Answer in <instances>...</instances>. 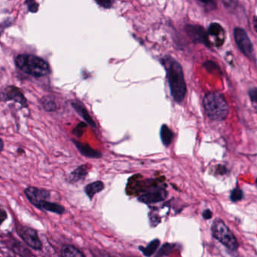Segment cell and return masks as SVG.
<instances>
[{
	"label": "cell",
	"mask_w": 257,
	"mask_h": 257,
	"mask_svg": "<svg viewBox=\"0 0 257 257\" xmlns=\"http://www.w3.org/2000/svg\"><path fill=\"white\" fill-rule=\"evenodd\" d=\"M163 63L166 68L171 94L175 102H181L185 98L187 93V86L182 67L178 61L172 57L165 58Z\"/></svg>",
	"instance_id": "obj_1"
},
{
	"label": "cell",
	"mask_w": 257,
	"mask_h": 257,
	"mask_svg": "<svg viewBox=\"0 0 257 257\" xmlns=\"http://www.w3.org/2000/svg\"><path fill=\"white\" fill-rule=\"evenodd\" d=\"M15 64L24 73L36 78L47 76L51 72L45 60L32 54H20L15 58Z\"/></svg>",
	"instance_id": "obj_2"
},
{
	"label": "cell",
	"mask_w": 257,
	"mask_h": 257,
	"mask_svg": "<svg viewBox=\"0 0 257 257\" xmlns=\"http://www.w3.org/2000/svg\"><path fill=\"white\" fill-rule=\"evenodd\" d=\"M203 107L208 117L216 121L225 120L229 115V107L221 93L211 92L203 99Z\"/></svg>",
	"instance_id": "obj_3"
},
{
	"label": "cell",
	"mask_w": 257,
	"mask_h": 257,
	"mask_svg": "<svg viewBox=\"0 0 257 257\" xmlns=\"http://www.w3.org/2000/svg\"><path fill=\"white\" fill-rule=\"evenodd\" d=\"M211 233L214 238L231 251L238 248V242L233 232L221 220H216L211 226Z\"/></svg>",
	"instance_id": "obj_4"
},
{
	"label": "cell",
	"mask_w": 257,
	"mask_h": 257,
	"mask_svg": "<svg viewBox=\"0 0 257 257\" xmlns=\"http://www.w3.org/2000/svg\"><path fill=\"white\" fill-rule=\"evenodd\" d=\"M24 193L30 203L39 209L41 205L46 201H49L51 197V193L48 190L35 187H27L24 190Z\"/></svg>",
	"instance_id": "obj_5"
},
{
	"label": "cell",
	"mask_w": 257,
	"mask_h": 257,
	"mask_svg": "<svg viewBox=\"0 0 257 257\" xmlns=\"http://www.w3.org/2000/svg\"><path fill=\"white\" fill-rule=\"evenodd\" d=\"M0 100L8 102L13 101L18 102L24 108L28 106L27 99L23 92L15 86H8L0 92Z\"/></svg>",
	"instance_id": "obj_6"
},
{
	"label": "cell",
	"mask_w": 257,
	"mask_h": 257,
	"mask_svg": "<svg viewBox=\"0 0 257 257\" xmlns=\"http://www.w3.org/2000/svg\"><path fill=\"white\" fill-rule=\"evenodd\" d=\"M234 38L241 52L247 57H253V45L247 33L243 29L237 27L234 30Z\"/></svg>",
	"instance_id": "obj_7"
},
{
	"label": "cell",
	"mask_w": 257,
	"mask_h": 257,
	"mask_svg": "<svg viewBox=\"0 0 257 257\" xmlns=\"http://www.w3.org/2000/svg\"><path fill=\"white\" fill-rule=\"evenodd\" d=\"M208 46L214 45L216 47H220L225 42L224 30L220 24L217 23H212L208 27Z\"/></svg>",
	"instance_id": "obj_8"
},
{
	"label": "cell",
	"mask_w": 257,
	"mask_h": 257,
	"mask_svg": "<svg viewBox=\"0 0 257 257\" xmlns=\"http://www.w3.org/2000/svg\"><path fill=\"white\" fill-rule=\"evenodd\" d=\"M20 235L24 242L31 248L36 250H42V241L39 239L37 232L34 229L30 227L23 228Z\"/></svg>",
	"instance_id": "obj_9"
},
{
	"label": "cell",
	"mask_w": 257,
	"mask_h": 257,
	"mask_svg": "<svg viewBox=\"0 0 257 257\" xmlns=\"http://www.w3.org/2000/svg\"><path fill=\"white\" fill-rule=\"evenodd\" d=\"M168 193L165 189H157L153 191L147 192L139 197V201L145 204L157 203L165 200Z\"/></svg>",
	"instance_id": "obj_10"
},
{
	"label": "cell",
	"mask_w": 257,
	"mask_h": 257,
	"mask_svg": "<svg viewBox=\"0 0 257 257\" xmlns=\"http://www.w3.org/2000/svg\"><path fill=\"white\" fill-rule=\"evenodd\" d=\"M186 31L193 41L202 42L208 46V35L202 27L199 26L188 25L186 27Z\"/></svg>",
	"instance_id": "obj_11"
},
{
	"label": "cell",
	"mask_w": 257,
	"mask_h": 257,
	"mask_svg": "<svg viewBox=\"0 0 257 257\" xmlns=\"http://www.w3.org/2000/svg\"><path fill=\"white\" fill-rule=\"evenodd\" d=\"M72 142L76 147L77 149L84 157L91 159H99L102 157V154L99 151H96L93 148H90L89 145L81 143V142H78V141L73 140V139H72Z\"/></svg>",
	"instance_id": "obj_12"
},
{
	"label": "cell",
	"mask_w": 257,
	"mask_h": 257,
	"mask_svg": "<svg viewBox=\"0 0 257 257\" xmlns=\"http://www.w3.org/2000/svg\"><path fill=\"white\" fill-rule=\"evenodd\" d=\"M71 104H72V108L85 120L87 124L90 125L91 127L96 128V125L95 123L94 120L90 117L88 111H87V110L86 109L85 107L83 105L81 102H78V101H73Z\"/></svg>",
	"instance_id": "obj_13"
},
{
	"label": "cell",
	"mask_w": 257,
	"mask_h": 257,
	"mask_svg": "<svg viewBox=\"0 0 257 257\" xmlns=\"http://www.w3.org/2000/svg\"><path fill=\"white\" fill-rule=\"evenodd\" d=\"M104 187H105V186H104L102 181H95V182L86 186L85 188H84V192H85L86 195L88 196L89 199H92L96 193L102 191L104 190Z\"/></svg>",
	"instance_id": "obj_14"
},
{
	"label": "cell",
	"mask_w": 257,
	"mask_h": 257,
	"mask_svg": "<svg viewBox=\"0 0 257 257\" xmlns=\"http://www.w3.org/2000/svg\"><path fill=\"white\" fill-rule=\"evenodd\" d=\"M39 209L42 210V211L55 213V214H60V215L65 213L64 207L59 205V204L50 202V201H46V202H44V203L41 205Z\"/></svg>",
	"instance_id": "obj_15"
},
{
	"label": "cell",
	"mask_w": 257,
	"mask_h": 257,
	"mask_svg": "<svg viewBox=\"0 0 257 257\" xmlns=\"http://www.w3.org/2000/svg\"><path fill=\"white\" fill-rule=\"evenodd\" d=\"M61 257H85L83 252L72 245H64L60 251Z\"/></svg>",
	"instance_id": "obj_16"
},
{
	"label": "cell",
	"mask_w": 257,
	"mask_h": 257,
	"mask_svg": "<svg viewBox=\"0 0 257 257\" xmlns=\"http://www.w3.org/2000/svg\"><path fill=\"white\" fill-rule=\"evenodd\" d=\"M160 138L165 146L168 147L173 140L174 133L167 125H163L160 128Z\"/></svg>",
	"instance_id": "obj_17"
},
{
	"label": "cell",
	"mask_w": 257,
	"mask_h": 257,
	"mask_svg": "<svg viewBox=\"0 0 257 257\" xmlns=\"http://www.w3.org/2000/svg\"><path fill=\"white\" fill-rule=\"evenodd\" d=\"M41 105L42 108L48 111V112H53V111H57V102L54 100V98L51 96H45L41 99Z\"/></svg>",
	"instance_id": "obj_18"
},
{
	"label": "cell",
	"mask_w": 257,
	"mask_h": 257,
	"mask_svg": "<svg viewBox=\"0 0 257 257\" xmlns=\"http://www.w3.org/2000/svg\"><path fill=\"white\" fill-rule=\"evenodd\" d=\"M87 174V167L86 165H82L77 168L69 175V181L70 182H77L80 180L84 178Z\"/></svg>",
	"instance_id": "obj_19"
},
{
	"label": "cell",
	"mask_w": 257,
	"mask_h": 257,
	"mask_svg": "<svg viewBox=\"0 0 257 257\" xmlns=\"http://www.w3.org/2000/svg\"><path fill=\"white\" fill-rule=\"evenodd\" d=\"M160 244V240L154 239V241H151L146 247H139V250H142V253L145 256L151 257L157 251Z\"/></svg>",
	"instance_id": "obj_20"
},
{
	"label": "cell",
	"mask_w": 257,
	"mask_h": 257,
	"mask_svg": "<svg viewBox=\"0 0 257 257\" xmlns=\"http://www.w3.org/2000/svg\"><path fill=\"white\" fill-rule=\"evenodd\" d=\"M12 250H13L16 254L19 255V256L22 257L29 256V255H30V251H29L28 249L24 247L23 244H21V243L19 242L15 243V244H13V246H12Z\"/></svg>",
	"instance_id": "obj_21"
},
{
	"label": "cell",
	"mask_w": 257,
	"mask_h": 257,
	"mask_svg": "<svg viewBox=\"0 0 257 257\" xmlns=\"http://www.w3.org/2000/svg\"><path fill=\"white\" fill-rule=\"evenodd\" d=\"M25 4L31 13H36L39 11V5L36 0H25Z\"/></svg>",
	"instance_id": "obj_22"
},
{
	"label": "cell",
	"mask_w": 257,
	"mask_h": 257,
	"mask_svg": "<svg viewBox=\"0 0 257 257\" xmlns=\"http://www.w3.org/2000/svg\"><path fill=\"white\" fill-rule=\"evenodd\" d=\"M243 198V192L241 189L236 188L232 190V193L230 195V199L232 202H238V201L241 200Z\"/></svg>",
	"instance_id": "obj_23"
},
{
	"label": "cell",
	"mask_w": 257,
	"mask_h": 257,
	"mask_svg": "<svg viewBox=\"0 0 257 257\" xmlns=\"http://www.w3.org/2000/svg\"><path fill=\"white\" fill-rule=\"evenodd\" d=\"M86 127H87V123L81 122L79 124L75 126L73 131H72V133L75 135V136H78V137H81V136H82V135L84 134V130H85Z\"/></svg>",
	"instance_id": "obj_24"
},
{
	"label": "cell",
	"mask_w": 257,
	"mask_h": 257,
	"mask_svg": "<svg viewBox=\"0 0 257 257\" xmlns=\"http://www.w3.org/2000/svg\"><path fill=\"white\" fill-rule=\"evenodd\" d=\"M92 254H93V257H112L106 251L101 250H94V251L92 252Z\"/></svg>",
	"instance_id": "obj_25"
},
{
	"label": "cell",
	"mask_w": 257,
	"mask_h": 257,
	"mask_svg": "<svg viewBox=\"0 0 257 257\" xmlns=\"http://www.w3.org/2000/svg\"><path fill=\"white\" fill-rule=\"evenodd\" d=\"M95 1L99 4V6L105 8V9H109L111 6V0H95Z\"/></svg>",
	"instance_id": "obj_26"
},
{
	"label": "cell",
	"mask_w": 257,
	"mask_h": 257,
	"mask_svg": "<svg viewBox=\"0 0 257 257\" xmlns=\"http://www.w3.org/2000/svg\"><path fill=\"white\" fill-rule=\"evenodd\" d=\"M249 95H250L251 101L257 102V88H253L250 90Z\"/></svg>",
	"instance_id": "obj_27"
},
{
	"label": "cell",
	"mask_w": 257,
	"mask_h": 257,
	"mask_svg": "<svg viewBox=\"0 0 257 257\" xmlns=\"http://www.w3.org/2000/svg\"><path fill=\"white\" fill-rule=\"evenodd\" d=\"M212 211L209 209L205 210V211L202 212V217H203V218L205 219V220H209V219L212 217Z\"/></svg>",
	"instance_id": "obj_28"
},
{
	"label": "cell",
	"mask_w": 257,
	"mask_h": 257,
	"mask_svg": "<svg viewBox=\"0 0 257 257\" xmlns=\"http://www.w3.org/2000/svg\"><path fill=\"white\" fill-rule=\"evenodd\" d=\"M198 1L200 2L202 4L205 5V6H214L215 3H214V0H198Z\"/></svg>",
	"instance_id": "obj_29"
},
{
	"label": "cell",
	"mask_w": 257,
	"mask_h": 257,
	"mask_svg": "<svg viewBox=\"0 0 257 257\" xmlns=\"http://www.w3.org/2000/svg\"><path fill=\"white\" fill-rule=\"evenodd\" d=\"M6 213L4 211H0V225L6 220Z\"/></svg>",
	"instance_id": "obj_30"
},
{
	"label": "cell",
	"mask_w": 257,
	"mask_h": 257,
	"mask_svg": "<svg viewBox=\"0 0 257 257\" xmlns=\"http://www.w3.org/2000/svg\"><path fill=\"white\" fill-rule=\"evenodd\" d=\"M253 28L256 30L257 33V17L255 16L253 19Z\"/></svg>",
	"instance_id": "obj_31"
},
{
	"label": "cell",
	"mask_w": 257,
	"mask_h": 257,
	"mask_svg": "<svg viewBox=\"0 0 257 257\" xmlns=\"http://www.w3.org/2000/svg\"><path fill=\"white\" fill-rule=\"evenodd\" d=\"M4 148V142H3V139H0V152L3 151Z\"/></svg>",
	"instance_id": "obj_32"
},
{
	"label": "cell",
	"mask_w": 257,
	"mask_h": 257,
	"mask_svg": "<svg viewBox=\"0 0 257 257\" xmlns=\"http://www.w3.org/2000/svg\"><path fill=\"white\" fill-rule=\"evenodd\" d=\"M256 184H257V180H256Z\"/></svg>",
	"instance_id": "obj_33"
}]
</instances>
